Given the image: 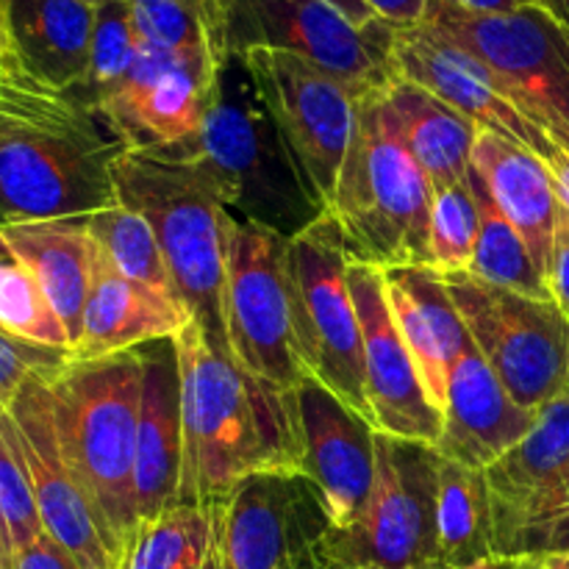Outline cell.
Here are the masks:
<instances>
[{"mask_svg": "<svg viewBox=\"0 0 569 569\" xmlns=\"http://www.w3.org/2000/svg\"><path fill=\"white\" fill-rule=\"evenodd\" d=\"M181 359L183 465L178 503L214 509L259 472H300L292 389L217 353L198 322L176 337Z\"/></svg>", "mask_w": 569, "mask_h": 569, "instance_id": "cell-1", "label": "cell"}, {"mask_svg": "<svg viewBox=\"0 0 569 569\" xmlns=\"http://www.w3.org/2000/svg\"><path fill=\"white\" fill-rule=\"evenodd\" d=\"M117 198L153 228L178 295L217 353L228 356V209L203 161L172 148H128L114 161Z\"/></svg>", "mask_w": 569, "mask_h": 569, "instance_id": "cell-2", "label": "cell"}, {"mask_svg": "<svg viewBox=\"0 0 569 569\" xmlns=\"http://www.w3.org/2000/svg\"><path fill=\"white\" fill-rule=\"evenodd\" d=\"M172 150L203 161L233 217L278 237H298L326 214L237 56L222 64L214 103L198 137Z\"/></svg>", "mask_w": 569, "mask_h": 569, "instance_id": "cell-3", "label": "cell"}, {"mask_svg": "<svg viewBox=\"0 0 569 569\" xmlns=\"http://www.w3.org/2000/svg\"><path fill=\"white\" fill-rule=\"evenodd\" d=\"M48 389L67 465L120 550L137 528L133 456L142 392L137 348L103 359L70 356L48 376Z\"/></svg>", "mask_w": 569, "mask_h": 569, "instance_id": "cell-4", "label": "cell"}, {"mask_svg": "<svg viewBox=\"0 0 569 569\" xmlns=\"http://www.w3.org/2000/svg\"><path fill=\"white\" fill-rule=\"evenodd\" d=\"M433 194L426 170L383 126L376 89L361 94L353 142L328 203L350 259L381 272L428 267Z\"/></svg>", "mask_w": 569, "mask_h": 569, "instance_id": "cell-5", "label": "cell"}, {"mask_svg": "<svg viewBox=\"0 0 569 569\" xmlns=\"http://www.w3.org/2000/svg\"><path fill=\"white\" fill-rule=\"evenodd\" d=\"M128 148L98 111L76 126H0V228L87 220L117 206L114 161Z\"/></svg>", "mask_w": 569, "mask_h": 569, "instance_id": "cell-6", "label": "cell"}, {"mask_svg": "<svg viewBox=\"0 0 569 569\" xmlns=\"http://www.w3.org/2000/svg\"><path fill=\"white\" fill-rule=\"evenodd\" d=\"M422 22L476 56L500 94L569 153V33L548 11L470 14L431 0Z\"/></svg>", "mask_w": 569, "mask_h": 569, "instance_id": "cell-7", "label": "cell"}, {"mask_svg": "<svg viewBox=\"0 0 569 569\" xmlns=\"http://www.w3.org/2000/svg\"><path fill=\"white\" fill-rule=\"evenodd\" d=\"M437 448L376 433V481L359 520L328 528L315 556L333 569H437Z\"/></svg>", "mask_w": 569, "mask_h": 569, "instance_id": "cell-8", "label": "cell"}, {"mask_svg": "<svg viewBox=\"0 0 569 569\" xmlns=\"http://www.w3.org/2000/svg\"><path fill=\"white\" fill-rule=\"evenodd\" d=\"M350 256L331 214L287 242L295 337L311 378L370 420L361 322L348 283ZM372 422V420H370Z\"/></svg>", "mask_w": 569, "mask_h": 569, "instance_id": "cell-9", "label": "cell"}, {"mask_svg": "<svg viewBox=\"0 0 569 569\" xmlns=\"http://www.w3.org/2000/svg\"><path fill=\"white\" fill-rule=\"evenodd\" d=\"M467 333L511 398L539 411L569 392V320L553 300L492 287L470 272L445 276Z\"/></svg>", "mask_w": 569, "mask_h": 569, "instance_id": "cell-10", "label": "cell"}, {"mask_svg": "<svg viewBox=\"0 0 569 569\" xmlns=\"http://www.w3.org/2000/svg\"><path fill=\"white\" fill-rule=\"evenodd\" d=\"M289 239L228 211L226 337L231 361L250 376L295 389L309 370L295 337L287 281Z\"/></svg>", "mask_w": 569, "mask_h": 569, "instance_id": "cell-11", "label": "cell"}, {"mask_svg": "<svg viewBox=\"0 0 569 569\" xmlns=\"http://www.w3.org/2000/svg\"><path fill=\"white\" fill-rule=\"evenodd\" d=\"M492 509L495 556L569 550V392L539 409L520 445L483 470Z\"/></svg>", "mask_w": 569, "mask_h": 569, "instance_id": "cell-12", "label": "cell"}, {"mask_svg": "<svg viewBox=\"0 0 569 569\" xmlns=\"http://www.w3.org/2000/svg\"><path fill=\"white\" fill-rule=\"evenodd\" d=\"M395 26L359 28L328 0H228V56L283 50L367 94L395 78Z\"/></svg>", "mask_w": 569, "mask_h": 569, "instance_id": "cell-13", "label": "cell"}, {"mask_svg": "<svg viewBox=\"0 0 569 569\" xmlns=\"http://www.w3.org/2000/svg\"><path fill=\"white\" fill-rule=\"evenodd\" d=\"M276 120L300 176L322 206L331 203L359 120V98L345 81L283 50L239 56Z\"/></svg>", "mask_w": 569, "mask_h": 569, "instance_id": "cell-14", "label": "cell"}, {"mask_svg": "<svg viewBox=\"0 0 569 569\" xmlns=\"http://www.w3.org/2000/svg\"><path fill=\"white\" fill-rule=\"evenodd\" d=\"M3 422L31 478L42 531L76 556L83 569H117V542L61 450L48 376L31 378L17 392L9 411H3Z\"/></svg>", "mask_w": 569, "mask_h": 569, "instance_id": "cell-15", "label": "cell"}, {"mask_svg": "<svg viewBox=\"0 0 569 569\" xmlns=\"http://www.w3.org/2000/svg\"><path fill=\"white\" fill-rule=\"evenodd\" d=\"M211 515L220 569H295L331 528L326 503L303 472L244 478Z\"/></svg>", "mask_w": 569, "mask_h": 569, "instance_id": "cell-16", "label": "cell"}, {"mask_svg": "<svg viewBox=\"0 0 569 569\" xmlns=\"http://www.w3.org/2000/svg\"><path fill=\"white\" fill-rule=\"evenodd\" d=\"M220 70V61L209 56L142 44L126 78L94 111L131 148H172L200 133L214 103Z\"/></svg>", "mask_w": 569, "mask_h": 569, "instance_id": "cell-17", "label": "cell"}, {"mask_svg": "<svg viewBox=\"0 0 569 569\" xmlns=\"http://www.w3.org/2000/svg\"><path fill=\"white\" fill-rule=\"evenodd\" d=\"M348 283L361 322L365 389L370 420L378 433L437 445L442 415L428 400L415 359L398 331L383 287V272L350 259Z\"/></svg>", "mask_w": 569, "mask_h": 569, "instance_id": "cell-18", "label": "cell"}, {"mask_svg": "<svg viewBox=\"0 0 569 569\" xmlns=\"http://www.w3.org/2000/svg\"><path fill=\"white\" fill-rule=\"evenodd\" d=\"M300 472L326 503L331 528L359 520L376 481V428L317 378L292 389Z\"/></svg>", "mask_w": 569, "mask_h": 569, "instance_id": "cell-19", "label": "cell"}, {"mask_svg": "<svg viewBox=\"0 0 569 569\" xmlns=\"http://www.w3.org/2000/svg\"><path fill=\"white\" fill-rule=\"evenodd\" d=\"M392 67L400 78L420 83L450 109L461 111L481 131L509 137L511 142L533 150L545 161L561 150L500 94L495 78L476 56L461 50L426 22L395 28Z\"/></svg>", "mask_w": 569, "mask_h": 569, "instance_id": "cell-20", "label": "cell"}, {"mask_svg": "<svg viewBox=\"0 0 569 569\" xmlns=\"http://www.w3.org/2000/svg\"><path fill=\"white\" fill-rule=\"evenodd\" d=\"M142 392H139L137 456H133V503L137 526L178 506L183 465L181 359L176 339L139 345Z\"/></svg>", "mask_w": 569, "mask_h": 569, "instance_id": "cell-21", "label": "cell"}, {"mask_svg": "<svg viewBox=\"0 0 569 569\" xmlns=\"http://www.w3.org/2000/svg\"><path fill=\"white\" fill-rule=\"evenodd\" d=\"M537 415L511 398L470 339L450 372L442 433L433 448L442 459L487 470L533 431Z\"/></svg>", "mask_w": 569, "mask_h": 569, "instance_id": "cell-22", "label": "cell"}, {"mask_svg": "<svg viewBox=\"0 0 569 569\" xmlns=\"http://www.w3.org/2000/svg\"><path fill=\"white\" fill-rule=\"evenodd\" d=\"M192 322V311L181 298L122 276L98 248L81 337L70 356L103 359L156 339H176Z\"/></svg>", "mask_w": 569, "mask_h": 569, "instance_id": "cell-23", "label": "cell"}, {"mask_svg": "<svg viewBox=\"0 0 569 569\" xmlns=\"http://www.w3.org/2000/svg\"><path fill=\"white\" fill-rule=\"evenodd\" d=\"M383 287L428 400L442 415L450 372L470 345L445 276L433 267H398L383 272Z\"/></svg>", "mask_w": 569, "mask_h": 569, "instance_id": "cell-24", "label": "cell"}, {"mask_svg": "<svg viewBox=\"0 0 569 569\" xmlns=\"http://www.w3.org/2000/svg\"><path fill=\"white\" fill-rule=\"evenodd\" d=\"M376 103L383 126L426 170L433 189L467 181L481 133L476 122L398 72L376 89Z\"/></svg>", "mask_w": 569, "mask_h": 569, "instance_id": "cell-25", "label": "cell"}, {"mask_svg": "<svg viewBox=\"0 0 569 569\" xmlns=\"http://www.w3.org/2000/svg\"><path fill=\"white\" fill-rule=\"evenodd\" d=\"M472 170L481 176L483 187L489 189L506 220L526 239L539 270L548 272L561 211L548 161L533 150L511 142L509 137L481 131L472 148Z\"/></svg>", "mask_w": 569, "mask_h": 569, "instance_id": "cell-26", "label": "cell"}, {"mask_svg": "<svg viewBox=\"0 0 569 569\" xmlns=\"http://www.w3.org/2000/svg\"><path fill=\"white\" fill-rule=\"evenodd\" d=\"M17 59L28 78L72 94L89 72L98 6L83 0H6Z\"/></svg>", "mask_w": 569, "mask_h": 569, "instance_id": "cell-27", "label": "cell"}, {"mask_svg": "<svg viewBox=\"0 0 569 569\" xmlns=\"http://www.w3.org/2000/svg\"><path fill=\"white\" fill-rule=\"evenodd\" d=\"M0 233L14 261H20L39 283L76 348L98 256L87 220L22 222L0 228Z\"/></svg>", "mask_w": 569, "mask_h": 569, "instance_id": "cell-28", "label": "cell"}, {"mask_svg": "<svg viewBox=\"0 0 569 569\" xmlns=\"http://www.w3.org/2000/svg\"><path fill=\"white\" fill-rule=\"evenodd\" d=\"M492 553V509L483 470L439 456L437 567L465 569Z\"/></svg>", "mask_w": 569, "mask_h": 569, "instance_id": "cell-29", "label": "cell"}, {"mask_svg": "<svg viewBox=\"0 0 569 569\" xmlns=\"http://www.w3.org/2000/svg\"><path fill=\"white\" fill-rule=\"evenodd\" d=\"M214 553V515L178 503L142 520L120 548L117 569H203Z\"/></svg>", "mask_w": 569, "mask_h": 569, "instance_id": "cell-30", "label": "cell"}, {"mask_svg": "<svg viewBox=\"0 0 569 569\" xmlns=\"http://www.w3.org/2000/svg\"><path fill=\"white\" fill-rule=\"evenodd\" d=\"M470 187L478 203V242L470 261V276L492 283V287L509 289V292L526 295L533 300H553L548 289V278L533 261L526 239L495 206L492 194L483 187L481 176L470 167Z\"/></svg>", "mask_w": 569, "mask_h": 569, "instance_id": "cell-31", "label": "cell"}, {"mask_svg": "<svg viewBox=\"0 0 569 569\" xmlns=\"http://www.w3.org/2000/svg\"><path fill=\"white\" fill-rule=\"evenodd\" d=\"M139 42L226 64L228 0H128Z\"/></svg>", "mask_w": 569, "mask_h": 569, "instance_id": "cell-32", "label": "cell"}, {"mask_svg": "<svg viewBox=\"0 0 569 569\" xmlns=\"http://www.w3.org/2000/svg\"><path fill=\"white\" fill-rule=\"evenodd\" d=\"M87 228L92 233L94 244L103 250L106 259L122 276L133 278V281L144 283V287L159 289V292L181 298L176 281H172L170 267H167L164 253H161L159 239H156L150 222L137 209L117 203L111 209L87 217Z\"/></svg>", "mask_w": 569, "mask_h": 569, "instance_id": "cell-33", "label": "cell"}, {"mask_svg": "<svg viewBox=\"0 0 569 569\" xmlns=\"http://www.w3.org/2000/svg\"><path fill=\"white\" fill-rule=\"evenodd\" d=\"M139 33L131 20V6L128 0H109L98 6L94 14V33H92V53H89V72L87 81L70 94L81 109L94 111L111 92L117 83L126 78L137 59Z\"/></svg>", "mask_w": 569, "mask_h": 569, "instance_id": "cell-34", "label": "cell"}, {"mask_svg": "<svg viewBox=\"0 0 569 569\" xmlns=\"http://www.w3.org/2000/svg\"><path fill=\"white\" fill-rule=\"evenodd\" d=\"M0 331L42 348L72 350L48 298L14 256H0Z\"/></svg>", "mask_w": 569, "mask_h": 569, "instance_id": "cell-35", "label": "cell"}, {"mask_svg": "<svg viewBox=\"0 0 569 569\" xmlns=\"http://www.w3.org/2000/svg\"><path fill=\"white\" fill-rule=\"evenodd\" d=\"M478 228H481V220H478L470 176L453 187L437 189L431 209V233H428V267L442 276L470 270Z\"/></svg>", "mask_w": 569, "mask_h": 569, "instance_id": "cell-36", "label": "cell"}, {"mask_svg": "<svg viewBox=\"0 0 569 569\" xmlns=\"http://www.w3.org/2000/svg\"><path fill=\"white\" fill-rule=\"evenodd\" d=\"M0 517L6 522L14 553L31 545L39 533H44L37 500H33L31 478H28L20 450L6 428L3 415H0Z\"/></svg>", "mask_w": 569, "mask_h": 569, "instance_id": "cell-37", "label": "cell"}, {"mask_svg": "<svg viewBox=\"0 0 569 569\" xmlns=\"http://www.w3.org/2000/svg\"><path fill=\"white\" fill-rule=\"evenodd\" d=\"M89 111L70 94L53 92L33 81H14L0 76V126H76Z\"/></svg>", "mask_w": 569, "mask_h": 569, "instance_id": "cell-38", "label": "cell"}, {"mask_svg": "<svg viewBox=\"0 0 569 569\" xmlns=\"http://www.w3.org/2000/svg\"><path fill=\"white\" fill-rule=\"evenodd\" d=\"M67 359L70 350L42 348L0 331V415L9 411L11 400L31 378L53 376Z\"/></svg>", "mask_w": 569, "mask_h": 569, "instance_id": "cell-39", "label": "cell"}, {"mask_svg": "<svg viewBox=\"0 0 569 569\" xmlns=\"http://www.w3.org/2000/svg\"><path fill=\"white\" fill-rule=\"evenodd\" d=\"M548 289L553 303L565 311L569 320V214L565 209L559 211V222H556L553 233V250H550L548 261Z\"/></svg>", "mask_w": 569, "mask_h": 569, "instance_id": "cell-40", "label": "cell"}, {"mask_svg": "<svg viewBox=\"0 0 569 569\" xmlns=\"http://www.w3.org/2000/svg\"><path fill=\"white\" fill-rule=\"evenodd\" d=\"M11 569H83L76 561V556L67 553L53 537L39 533L31 545L14 553V565Z\"/></svg>", "mask_w": 569, "mask_h": 569, "instance_id": "cell-41", "label": "cell"}, {"mask_svg": "<svg viewBox=\"0 0 569 569\" xmlns=\"http://www.w3.org/2000/svg\"><path fill=\"white\" fill-rule=\"evenodd\" d=\"M383 22L395 28L420 26L426 20V11L431 0H365Z\"/></svg>", "mask_w": 569, "mask_h": 569, "instance_id": "cell-42", "label": "cell"}, {"mask_svg": "<svg viewBox=\"0 0 569 569\" xmlns=\"http://www.w3.org/2000/svg\"><path fill=\"white\" fill-rule=\"evenodd\" d=\"M0 76L14 78V81H33V78L26 76L20 59H17V50L9 31V6H6V0H0Z\"/></svg>", "mask_w": 569, "mask_h": 569, "instance_id": "cell-43", "label": "cell"}, {"mask_svg": "<svg viewBox=\"0 0 569 569\" xmlns=\"http://www.w3.org/2000/svg\"><path fill=\"white\" fill-rule=\"evenodd\" d=\"M439 3L470 11V14H509V11L531 6V0H439Z\"/></svg>", "mask_w": 569, "mask_h": 569, "instance_id": "cell-44", "label": "cell"}, {"mask_svg": "<svg viewBox=\"0 0 569 569\" xmlns=\"http://www.w3.org/2000/svg\"><path fill=\"white\" fill-rule=\"evenodd\" d=\"M548 170H550V178H553L556 200H559L561 209L569 214V153L567 150H556V153L550 156Z\"/></svg>", "mask_w": 569, "mask_h": 569, "instance_id": "cell-45", "label": "cell"}, {"mask_svg": "<svg viewBox=\"0 0 569 569\" xmlns=\"http://www.w3.org/2000/svg\"><path fill=\"white\" fill-rule=\"evenodd\" d=\"M328 3H331L333 9L342 11V14L359 28H370V26H376V22H381V17H378L376 11L365 3V0H328Z\"/></svg>", "mask_w": 569, "mask_h": 569, "instance_id": "cell-46", "label": "cell"}, {"mask_svg": "<svg viewBox=\"0 0 569 569\" xmlns=\"http://www.w3.org/2000/svg\"><path fill=\"white\" fill-rule=\"evenodd\" d=\"M545 559H533V556H489V559L478 561V565L465 569H542ZM445 569V567H437Z\"/></svg>", "mask_w": 569, "mask_h": 569, "instance_id": "cell-47", "label": "cell"}, {"mask_svg": "<svg viewBox=\"0 0 569 569\" xmlns=\"http://www.w3.org/2000/svg\"><path fill=\"white\" fill-rule=\"evenodd\" d=\"M14 565V548H11L9 531H6V522L0 517V569H11Z\"/></svg>", "mask_w": 569, "mask_h": 569, "instance_id": "cell-48", "label": "cell"}, {"mask_svg": "<svg viewBox=\"0 0 569 569\" xmlns=\"http://www.w3.org/2000/svg\"><path fill=\"white\" fill-rule=\"evenodd\" d=\"M311 548H315V545H311ZM306 550L303 556H300L298 559V565H295V569H333V567H328V565H322L320 559H317L315 556V550Z\"/></svg>", "mask_w": 569, "mask_h": 569, "instance_id": "cell-49", "label": "cell"}, {"mask_svg": "<svg viewBox=\"0 0 569 569\" xmlns=\"http://www.w3.org/2000/svg\"><path fill=\"white\" fill-rule=\"evenodd\" d=\"M542 569H569V550L567 553L548 556V559L542 561Z\"/></svg>", "mask_w": 569, "mask_h": 569, "instance_id": "cell-50", "label": "cell"}, {"mask_svg": "<svg viewBox=\"0 0 569 569\" xmlns=\"http://www.w3.org/2000/svg\"><path fill=\"white\" fill-rule=\"evenodd\" d=\"M203 569H220V565H217V559H214V553H211V559L206 561Z\"/></svg>", "mask_w": 569, "mask_h": 569, "instance_id": "cell-51", "label": "cell"}, {"mask_svg": "<svg viewBox=\"0 0 569 569\" xmlns=\"http://www.w3.org/2000/svg\"><path fill=\"white\" fill-rule=\"evenodd\" d=\"M0 256H11L9 248H6V242H3V233H0Z\"/></svg>", "mask_w": 569, "mask_h": 569, "instance_id": "cell-52", "label": "cell"}, {"mask_svg": "<svg viewBox=\"0 0 569 569\" xmlns=\"http://www.w3.org/2000/svg\"><path fill=\"white\" fill-rule=\"evenodd\" d=\"M83 3H92V6H100V3H109V0H83Z\"/></svg>", "mask_w": 569, "mask_h": 569, "instance_id": "cell-53", "label": "cell"}]
</instances>
